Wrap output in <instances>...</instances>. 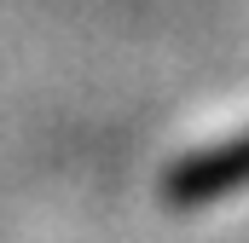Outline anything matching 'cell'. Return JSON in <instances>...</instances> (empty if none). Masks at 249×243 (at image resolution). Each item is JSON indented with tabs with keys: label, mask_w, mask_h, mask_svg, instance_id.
Returning a JSON list of instances; mask_svg holds the SVG:
<instances>
[{
	"label": "cell",
	"mask_w": 249,
	"mask_h": 243,
	"mask_svg": "<svg viewBox=\"0 0 249 243\" xmlns=\"http://www.w3.org/2000/svg\"><path fill=\"white\" fill-rule=\"evenodd\" d=\"M249 185V133L226 139V145H209V151H191L180 156L168 174H162V203L174 208H203V203H220L232 191Z\"/></svg>",
	"instance_id": "cell-1"
}]
</instances>
